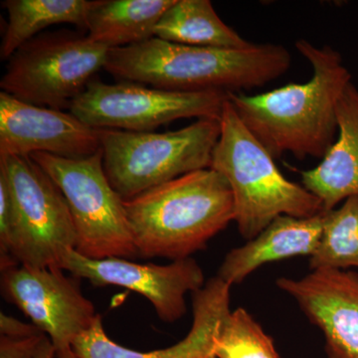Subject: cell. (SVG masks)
Segmentation results:
<instances>
[{"mask_svg":"<svg viewBox=\"0 0 358 358\" xmlns=\"http://www.w3.org/2000/svg\"><path fill=\"white\" fill-rule=\"evenodd\" d=\"M296 50L312 66L305 83H289L257 95L228 94L238 117L274 159H324L338 134V106L352 74L333 47L305 39Z\"/></svg>","mask_w":358,"mask_h":358,"instance_id":"1","label":"cell"},{"mask_svg":"<svg viewBox=\"0 0 358 358\" xmlns=\"http://www.w3.org/2000/svg\"><path fill=\"white\" fill-rule=\"evenodd\" d=\"M291 64V54L282 45L211 48L152 37L110 49L103 69L122 81L152 88L229 94L265 86L284 75Z\"/></svg>","mask_w":358,"mask_h":358,"instance_id":"2","label":"cell"},{"mask_svg":"<svg viewBox=\"0 0 358 358\" xmlns=\"http://www.w3.org/2000/svg\"><path fill=\"white\" fill-rule=\"evenodd\" d=\"M124 209L138 257L173 262L206 248L235 217L230 186L210 167L126 200Z\"/></svg>","mask_w":358,"mask_h":358,"instance_id":"3","label":"cell"},{"mask_svg":"<svg viewBox=\"0 0 358 358\" xmlns=\"http://www.w3.org/2000/svg\"><path fill=\"white\" fill-rule=\"evenodd\" d=\"M220 124L210 169L230 186L234 221L242 237L254 239L279 216L308 218L324 212L317 196L285 178L274 157L246 128L228 99Z\"/></svg>","mask_w":358,"mask_h":358,"instance_id":"4","label":"cell"},{"mask_svg":"<svg viewBox=\"0 0 358 358\" xmlns=\"http://www.w3.org/2000/svg\"><path fill=\"white\" fill-rule=\"evenodd\" d=\"M100 129L103 169L126 201L179 176L209 169L221 124L220 119H200L166 133Z\"/></svg>","mask_w":358,"mask_h":358,"instance_id":"5","label":"cell"},{"mask_svg":"<svg viewBox=\"0 0 358 358\" xmlns=\"http://www.w3.org/2000/svg\"><path fill=\"white\" fill-rule=\"evenodd\" d=\"M64 195L76 232L75 251L93 260L138 257L124 200L110 185L102 148L84 159L29 155Z\"/></svg>","mask_w":358,"mask_h":358,"instance_id":"6","label":"cell"},{"mask_svg":"<svg viewBox=\"0 0 358 358\" xmlns=\"http://www.w3.org/2000/svg\"><path fill=\"white\" fill-rule=\"evenodd\" d=\"M109 51L77 32L39 35L8 59L0 88L31 105L70 109L94 75L105 68Z\"/></svg>","mask_w":358,"mask_h":358,"instance_id":"7","label":"cell"},{"mask_svg":"<svg viewBox=\"0 0 358 358\" xmlns=\"http://www.w3.org/2000/svg\"><path fill=\"white\" fill-rule=\"evenodd\" d=\"M0 174L13 203V258L27 267H59L62 257L76 245L64 195L30 157L0 155Z\"/></svg>","mask_w":358,"mask_h":358,"instance_id":"8","label":"cell"},{"mask_svg":"<svg viewBox=\"0 0 358 358\" xmlns=\"http://www.w3.org/2000/svg\"><path fill=\"white\" fill-rule=\"evenodd\" d=\"M228 94L178 92L122 81H93L71 103L70 112L95 129L154 131L176 120L220 119Z\"/></svg>","mask_w":358,"mask_h":358,"instance_id":"9","label":"cell"},{"mask_svg":"<svg viewBox=\"0 0 358 358\" xmlns=\"http://www.w3.org/2000/svg\"><path fill=\"white\" fill-rule=\"evenodd\" d=\"M1 291L49 338L57 353L72 350L80 334L93 326L98 313L82 293L80 279L59 267L16 265L1 271Z\"/></svg>","mask_w":358,"mask_h":358,"instance_id":"10","label":"cell"},{"mask_svg":"<svg viewBox=\"0 0 358 358\" xmlns=\"http://www.w3.org/2000/svg\"><path fill=\"white\" fill-rule=\"evenodd\" d=\"M59 267L94 286L122 287L141 294L150 301L157 317L169 324L185 315V294L205 285L203 270L193 258L155 265L124 258L93 260L72 249L62 257Z\"/></svg>","mask_w":358,"mask_h":358,"instance_id":"11","label":"cell"},{"mask_svg":"<svg viewBox=\"0 0 358 358\" xmlns=\"http://www.w3.org/2000/svg\"><path fill=\"white\" fill-rule=\"evenodd\" d=\"M100 131L71 112L38 107L0 93V155L42 152L84 159L100 150Z\"/></svg>","mask_w":358,"mask_h":358,"instance_id":"12","label":"cell"},{"mask_svg":"<svg viewBox=\"0 0 358 358\" xmlns=\"http://www.w3.org/2000/svg\"><path fill=\"white\" fill-rule=\"evenodd\" d=\"M326 339L327 358H358V273L320 268L275 282Z\"/></svg>","mask_w":358,"mask_h":358,"instance_id":"13","label":"cell"},{"mask_svg":"<svg viewBox=\"0 0 358 358\" xmlns=\"http://www.w3.org/2000/svg\"><path fill=\"white\" fill-rule=\"evenodd\" d=\"M296 171L301 185L322 202L324 212L358 196V89L352 82L338 106V138L319 166Z\"/></svg>","mask_w":358,"mask_h":358,"instance_id":"14","label":"cell"},{"mask_svg":"<svg viewBox=\"0 0 358 358\" xmlns=\"http://www.w3.org/2000/svg\"><path fill=\"white\" fill-rule=\"evenodd\" d=\"M324 212L308 218L279 216L254 239L231 250L218 270L224 282L239 285L265 264L296 256L312 257L322 234Z\"/></svg>","mask_w":358,"mask_h":358,"instance_id":"15","label":"cell"},{"mask_svg":"<svg viewBox=\"0 0 358 358\" xmlns=\"http://www.w3.org/2000/svg\"><path fill=\"white\" fill-rule=\"evenodd\" d=\"M176 0H96L90 11L89 40L110 49L155 37V28Z\"/></svg>","mask_w":358,"mask_h":358,"instance_id":"16","label":"cell"},{"mask_svg":"<svg viewBox=\"0 0 358 358\" xmlns=\"http://www.w3.org/2000/svg\"><path fill=\"white\" fill-rule=\"evenodd\" d=\"M96 0H6L8 13L0 45V57L8 60L20 47L49 26L72 24L87 30L90 11Z\"/></svg>","mask_w":358,"mask_h":358,"instance_id":"17","label":"cell"},{"mask_svg":"<svg viewBox=\"0 0 358 358\" xmlns=\"http://www.w3.org/2000/svg\"><path fill=\"white\" fill-rule=\"evenodd\" d=\"M155 37L211 48L245 49L253 44L225 24L209 0H176L157 23Z\"/></svg>","mask_w":358,"mask_h":358,"instance_id":"18","label":"cell"},{"mask_svg":"<svg viewBox=\"0 0 358 358\" xmlns=\"http://www.w3.org/2000/svg\"><path fill=\"white\" fill-rule=\"evenodd\" d=\"M358 268V196L348 199L338 208L324 212L322 234L310 258L312 271Z\"/></svg>","mask_w":358,"mask_h":358,"instance_id":"19","label":"cell"},{"mask_svg":"<svg viewBox=\"0 0 358 358\" xmlns=\"http://www.w3.org/2000/svg\"><path fill=\"white\" fill-rule=\"evenodd\" d=\"M215 358H280L274 341L244 308L224 317L214 343Z\"/></svg>","mask_w":358,"mask_h":358,"instance_id":"20","label":"cell"},{"mask_svg":"<svg viewBox=\"0 0 358 358\" xmlns=\"http://www.w3.org/2000/svg\"><path fill=\"white\" fill-rule=\"evenodd\" d=\"M46 336L44 333L22 338L0 336V358H35Z\"/></svg>","mask_w":358,"mask_h":358,"instance_id":"21","label":"cell"},{"mask_svg":"<svg viewBox=\"0 0 358 358\" xmlns=\"http://www.w3.org/2000/svg\"><path fill=\"white\" fill-rule=\"evenodd\" d=\"M41 333L43 331H40L35 324H25L6 313H0V336L22 338Z\"/></svg>","mask_w":358,"mask_h":358,"instance_id":"22","label":"cell"},{"mask_svg":"<svg viewBox=\"0 0 358 358\" xmlns=\"http://www.w3.org/2000/svg\"><path fill=\"white\" fill-rule=\"evenodd\" d=\"M35 358H56L55 348L52 345L50 338L46 336L42 341L41 345L39 346L38 352H37Z\"/></svg>","mask_w":358,"mask_h":358,"instance_id":"23","label":"cell"}]
</instances>
